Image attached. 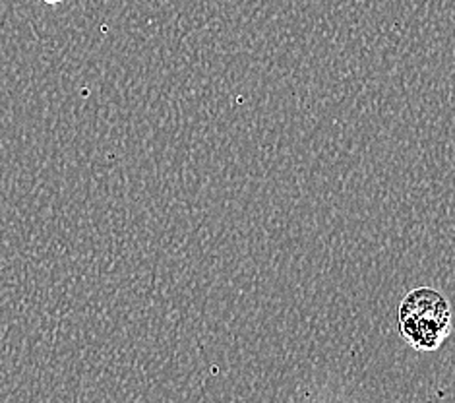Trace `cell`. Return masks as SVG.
Wrapping results in <instances>:
<instances>
[{"label":"cell","mask_w":455,"mask_h":403,"mask_svg":"<svg viewBox=\"0 0 455 403\" xmlns=\"http://www.w3.org/2000/svg\"><path fill=\"white\" fill-rule=\"evenodd\" d=\"M401 332L420 351L438 350L450 334V307L440 293L417 289L409 293L399 309Z\"/></svg>","instance_id":"obj_1"},{"label":"cell","mask_w":455,"mask_h":403,"mask_svg":"<svg viewBox=\"0 0 455 403\" xmlns=\"http://www.w3.org/2000/svg\"><path fill=\"white\" fill-rule=\"evenodd\" d=\"M43 3H47V4H57V3H60V0H43Z\"/></svg>","instance_id":"obj_2"}]
</instances>
